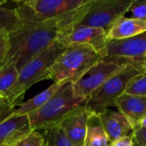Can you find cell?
Returning <instances> with one entry per match:
<instances>
[{
  "mask_svg": "<svg viewBox=\"0 0 146 146\" xmlns=\"http://www.w3.org/2000/svg\"><path fill=\"white\" fill-rule=\"evenodd\" d=\"M73 28L56 22L36 23L20 21L9 31V50L4 64L21 69Z\"/></svg>",
  "mask_w": 146,
  "mask_h": 146,
  "instance_id": "obj_1",
  "label": "cell"
},
{
  "mask_svg": "<svg viewBox=\"0 0 146 146\" xmlns=\"http://www.w3.org/2000/svg\"><path fill=\"white\" fill-rule=\"evenodd\" d=\"M92 0H27L15 7L21 21L56 22L76 27L87 12Z\"/></svg>",
  "mask_w": 146,
  "mask_h": 146,
  "instance_id": "obj_2",
  "label": "cell"
},
{
  "mask_svg": "<svg viewBox=\"0 0 146 146\" xmlns=\"http://www.w3.org/2000/svg\"><path fill=\"white\" fill-rule=\"evenodd\" d=\"M86 104V101L74 96L73 83H63L44 106L27 115L31 128L34 131H48L60 125L63 120Z\"/></svg>",
  "mask_w": 146,
  "mask_h": 146,
  "instance_id": "obj_3",
  "label": "cell"
},
{
  "mask_svg": "<svg viewBox=\"0 0 146 146\" xmlns=\"http://www.w3.org/2000/svg\"><path fill=\"white\" fill-rule=\"evenodd\" d=\"M103 56L86 45H68L51 66L48 80L54 83L75 84Z\"/></svg>",
  "mask_w": 146,
  "mask_h": 146,
  "instance_id": "obj_4",
  "label": "cell"
},
{
  "mask_svg": "<svg viewBox=\"0 0 146 146\" xmlns=\"http://www.w3.org/2000/svg\"><path fill=\"white\" fill-rule=\"evenodd\" d=\"M66 46L56 40L38 56L26 64L19 72L18 80L5 98L12 107L16 108L23 103L26 92L34 84L48 80L50 69Z\"/></svg>",
  "mask_w": 146,
  "mask_h": 146,
  "instance_id": "obj_5",
  "label": "cell"
},
{
  "mask_svg": "<svg viewBox=\"0 0 146 146\" xmlns=\"http://www.w3.org/2000/svg\"><path fill=\"white\" fill-rule=\"evenodd\" d=\"M145 62L144 58L129 64L95 90L86 102V110L99 114L109 107H115V100L125 92L130 81L145 72L144 68Z\"/></svg>",
  "mask_w": 146,
  "mask_h": 146,
  "instance_id": "obj_6",
  "label": "cell"
},
{
  "mask_svg": "<svg viewBox=\"0 0 146 146\" xmlns=\"http://www.w3.org/2000/svg\"><path fill=\"white\" fill-rule=\"evenodd\" d=\"M144 58H127L106 56L102 57L78 82L74 84V93L78 98L87 102L92 93L112 76L131 63Z\"/></svg>",
  "mask_w": 146,
  "mask_h": 146,
  "instance_id": "obj_7",
  "label": "cell"
},
{
  "mask_svg": "<svg viewBox=\"0 0 146 146\" xmlns=\"http://www.w3.org/2000/svg\"><path fill=\"white\" fill-rule=\"evenodd\" d=\"M133 0H92L77 26H86L109 30L129 10Z\"/></svg>",
  "mask_w": 146,
  "mask_h": 146,
  "instance_id": "obj_8",
  "label": "cell"
},
{
  "mask_svg": "<svg viewBox=\"0 0 146 146\" xmlns=\"http://www.w3.org/2000/svg\"><path fill=\"white\" fill-rule=\"evenodd\" d=\"M64 46L86 45L93 49L103 57L107 56V47L110 43L106 32L102 28L86 26H76L60 40Z\"/></svg>",
  "mask_w": 146,
  "mask_h": 146,
  "instance_id": "obj_9",
  "label": "cell"
},
{
  "mask_svg": "<svg viewBox=\"0 0 146 146\" xmlns=\"http://www.w3.org/2000/svg\"><path fill=\"white\" fill-rule=\"evenodd\" d=\"M16 108L9 106L0 114V146H10L32 131L27 115L14 114Z\"/></svg>",
  "mask_w": 146,
  "mask_h": 146,
  "instance_id": "obj_10",
  "label": "cell"
},
{
  "mask_svg": "<svg viewBox=\"0 0 146 146\" xmlns=\"http://www.w3.org/2000/svg\"><path fill=\"white\" fill-rule=\"evenodd\" d=\"M146 52V32L135 37L113 40L108 44L107 56L127 58H145Z\"/></svg>",
  "mask_w": 146,
  "mask_h": 146,
  "instance_id": "obj_11",
  "label": "cell"
},
{
  "mask_svg": "<svg viewBox=\"0 0 146 146\" xmlns=\"http://www.w3.org/2000/svg\"><path fill=\"white\" fill-rule=\"evenodd\" d=\"M98 115L110 142L132 134L133 126L120 111L105 109Z\"/></svg>",
  "mask_w": 146,
  "mask_h": 146,
  "instance_id": "obj_12",
  "label": "cell"
},
{
  "mask_svg": "<svg viewBox=\"0 0 146 146\" xmlns=\"http://www.w3.org/2000/svg\"><path fill=\"white\" fill-rule=\"evenodd\" d=\"M89 112L86 106L80 108L63 120L60 126L74 146H84Z\"/></svg>",
  "mask_w": 146,
  "mask_h": 146,
  "instance_id": "obj_13",
  "label": "cell"
},
{
  "mask_svg": "<svg viewBox=\"0 0 146 146\" xmlns=\"http://www.w3.org/2000/svg\"><path fill=\"white\" fill-rule=\"evenodd\" d=\"M115 107L127 117L133 128L139 126L146 116L145 97L122 94L115 100Z\"/></svg>",
  "mask_w": 146,
  "mask_h": 146,
  "instance_id": "obj_14",
  "label": "cell"
},
{
  "mask_svg": "<svg viewBox=\"0 0 146 146\" xmlns=\"http://www.w3.org/2000/svg\"><path fill=\"white\" fill-rule=\"evenodd\" d=\"M146 32V21L122 17L107 33L109 41L135 37Z\"/></svg>",
  "mask_w": 146,
  "mask_h": 146,
  "instance_id": "obj_15",
  "label": "cell"
},
{
  "mask_svg": "<svg viewBox=\"0 0 146 146\" xmlns=\"http://www.w3.org/2000/svg\"><path fill=\"white\" fill-rule=\"evenodd\" d=\"M110 139L98 115L89 112L84 146H110Z\"/></svg>",
  "mask_w": 146,
  "mask_h": 146,
  "instance_id": "obj_16",
  "label": "cell"
},
{
  "mask_svg": "<svg viewBox=\"0 0 146 146\" xmlns=\"http://www.w3.org/2000/svg\"><path fill=\"white\" fill-rule=\"evenodd\" d=\"M62 86V84L60 83H53L39 94L34 96L33 98H30L26 102H23L18 109L15 110L14 114L17 115H28L35 112L42 106H44L61 88Z\"/></svg>",
  "mask_w": 146,
  "mask_h": 146,
  "instance_id": "obj_17",
  "label": "cell"
},
{
  "mask_svg": "<svg viewBox=\"0 0 146 146\" xmlns=\"http://www.w3.org/2000/svg\"><path fill=\"white\" fill-rule=\"evenodd\" d=\"M18 76L19 71L14 63L3 65L0 69V97L3 99L5 100L10 92L18 80Z\"/></svg>",
  "mask_w": 146,
  "mask_h": 146,
  "instance_id": "obj_18",
  "label": "cell"
},
{
  "mask_svg": "<svg viewBox=\"0 0 146 146\" xmlns=\"http://www.w3.org/2000/svg\"><path fill=\"white\" fill-rule=\"evenodd\" d=\"M44 133V146H74L60 125H57Z\"/></svg>",
  "mask_w": 146,
  "mask_h": 146,
  "instance_id": "obj_19",
  "label": "cell"
},
{
  "mask_svg": "<svg viewBox=\"0 0 146 146\" xmlns=\"http://www.w3.org/2000/svg\"><path fill=\"white\" fill-rule=\"evenodd\" d=\"M20 21L15 8L9 9L0 7V30L6 29L9 31Z\"/></svg>",
  "mask_w": 146,
  "mask_h": 146,
  "instance_id": "obj_20",
  "label": "cell"
},
{
  "mask_svg": "<svg viewBox=\"0 0 146 146\" xmlns=\"http://www.w3.org/2000/svg\"><path fill=\"white\" fill-rule=\"evenodd\" d=\"M123 94L146 98V71L130 81Z\"/></svg>",
  "mask_w": 146,
  "mask_h": 146,
  "instance_id": "obj_21",
  "label": "cell"
},
{
  "mask_svg": "<svg viewBox=\"0 0 146 146\" xmlns=\"http://www.w3.org/2000/svg\"><path fill=\"white\" fill-rule=\"evenodd\" d=\"M44 138L38 132L32 130L10 146H44Z\"/></svg>",
  "mask_w": 146,
  "mask_h": 146,
  "instance_id": "obj_22",
  "label": "cell"
},
{
  "mask_svg": "<svg viewBox=\"0 0 146 146\" xmlns=\"http://www.w3.org/2000/svg\"><path fill=\"white\" fill-rule=\"evenodd\" d=\"M128 12H131V18L146 21V0H133Z\"/></svg>",
  "mask_w": 146,
  "mask_h": 146,
  "instance_id": "obj_23",
  "label": "cell"
},
{
  "mask_svg": "<svg viewBox=\"0 0 146 146\" xmlns=\"http://www.w3.org/2000/svg\"><path fill=\"white\" fill-rule=\"evenodd\" d=\"M9 50V31L6 29L0 30V62H4Z\"/></svg>",
  "mask_w": 146,
  "mask_h": 146,
  "instance_id": "obj_24",
  "label": "cell"
},
{
  "mask_svg": "<svg viewBox=\"0 0 146 146\" xmlns=\"http://www.w3.org/2000/svg\"><path fill=\"white\" fill-rule=\"evenodd\" d=\"M133 138L134 144L139 146H146V127L137 126L133 128Z\"/></svg>",
  "mask_w": 146,
  "mask_h": 146,
  "instance_id": "obj_25",
  "label": "cell"
},
{
  "mask_svg": "<svg viewBox=\"0 0 146 146\" xmlns=\"http://www.w3.org/2000/svg\"><path fill=\"white\" fill-rule=\"evenodd\" d=\"M133 145L134 142H133V133H132V134L128 136H125L110 142V146H133Z\"/></svg>",
  "mask_w": 146,
  "mask_h": 146,
  "instance_id": "obj_26",
  "label": "cell"
},
{
  "mask_svg": "<svg viewBox=\"0 0 146 146\" xmlns=\"http://www.w3.org/2000/svg\"><path fill=\"white\" fill-rule=\"evenodd\" d=\"M9 106H10L4 99H1L0 100V114L3 112V111H4Z\"/></svg>",
  "mask_w": 146,
  "mask_h": 146,
  "instance_id": "obj_27",
  "label": "cell"
},
{
  "mask_svg": "<svg viewBox=\"0 0 146 146\" xmlns=\"http://www.w3.org/2000/svg\"><path fill=\"white\" fill-rule=\"evenodd\" d=\"M139 126H142V127H146V116L144 118V120L142 121V122L140 123Z\"/></svg>",
  "mask_w": 146,
  "mask_h": 146,
  "instance_id": "obj_28",
  "label": "cell"
},
{
  "mask_svg": "<svg viewBox=\"0 0 146 146\" xmlns=\"http://www.w3.org/2000/svg\"><path fill=\"white\" fill-rule=\"evenodd\" d=\"M6 3H7V1H5V0H0V7H3V5L5 4Z\"/></svg>",
  "mask_w": 146,
  "mask_h": 146,
  "instance_id": "obj_29",
  "label": "cell"
},
{
  "mask_svg": "<svg viewBox=\"0 0 146 146\" xmlns=\"http://www.w3.org/2000/svg\"><path fill=\"white\" fill-rule=\"evenodd\" d=\"M3 62H0V69H1V68L3 67Z\"/></svg>",
  "mask_w": 146,
  "mask_h": 146,
  "instance_id": "obj_30",
  "label": "cell"
},
{
  "mask_svg": "<svg viewBox=\"0 0 146 146\" xmlns=\"http://www.w3.org/2000/svg\"><path fill=\"white\" fill-rule=\"evenodd\" d=\"M144 68H145V71H146V62H145V64H144Z\"/></svg>",
  "mask_w": 146,
  "mask_h": 146,
  "instance_id": "obj_31",
  "label": "cell"
},
{
  "mask_svg": "<svg viewBox=\"0 0 146 146\" xmlns=\"http://www.w3.org/2000/svg\"><path fill=\"white\" fill-rule=\"evenodd\" d=\"M144 57L145 58V60H146V52H145V56H144Z\"/></svg>",
  "mask_w": 146,
  "mask_h": 146,
  "instance_id": "obj_32",
  "label": "cell"
},
{
  "mask_svg": "<svg viewBox=\"0 0 146 146\" xmlns=\"http://www.w3.org/2000/svg\"><path fill=\"white\" fill-rule=\"evenodd\" d=\"M133 146H139V145H136V144H134V145H133Z\"/></svg>",
  "mask_w": 146,
  "mask_h": 146,
  "instance_id": "obj_33",
  "label": "cell"
},
{
  "mask_svg": "<svg viewBox=\"0 0 146 146\" xmlns=\"http://www.w3.org/2000/svg\"><path fill=\"white\" fill-rule=\"evenodd\" d=\"M1 99H3V98H1V97H0V100H1Z\"/></svg>",
  "mask_w": 146,
  "mask_h": 146,
  "instance_id": "obj_34",
  "label": "cell"
},
{
  "mask_svg": "<svg viewBox=\"0 0 146 146\" xmlns=\"http://www.w3.org/2000/svg\"></svg>",
  "mask_w": 146,
  "mask_h": 146,
  "instance_id": "obj_35",
  "label": "cell"
}]
</instances>
